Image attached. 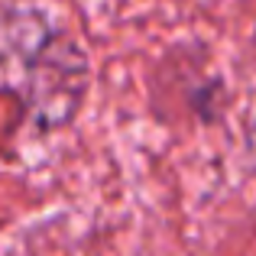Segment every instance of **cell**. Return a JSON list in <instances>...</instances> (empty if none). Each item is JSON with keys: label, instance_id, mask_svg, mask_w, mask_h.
Returning <instances> with one entry per match:
<instances>
[{"label": "cell", "instance_id": "cell-1", "mask_svg": "<svg viewBox=\"0 0 256 256\" xmlns=\"http://www.w3.org/2000/svg\"><path fill=\"white\" fill-rule=\"evenodd\" d=\"M253 52H256V26H253Z\"/></svg>", "mask_w": 256, "mask_h": 256}]
</instances>
